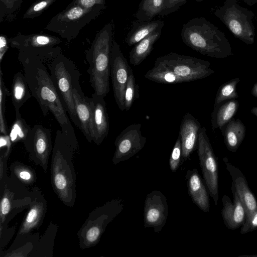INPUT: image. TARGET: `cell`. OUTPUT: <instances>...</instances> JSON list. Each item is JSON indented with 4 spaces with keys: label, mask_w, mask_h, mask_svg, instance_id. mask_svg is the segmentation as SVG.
<instances>
[{
    "label": "cell",
    "mask_w": 257,
    "mask_h": 257,
    "mask_svg": "<svg viewBox=\"0 0 257 257\" xmlns=\"http://www.w3.org/2000/svg\"><path fill=\"white\" fill-rule=\"evenodd\" d=\"M18 59L32 96L44 116L53 114L62 131H74L67 111L53 84L45 63L38 56L19 52Z\"/></svg>",
    "instance_id": "obj_1"
},
{
    "label": "cell",
    "mask_w": 257,
    "mask_h": 257,
    "mask_svg": "<svg viewBox=\"0 0 257 257\" xmlns=\"http://www.w3.org/2000/svg\"><path fill=\"white\" fill-rule=\"evenodd\" d=\"M78 143L74 131L61 128L56 133L52 158V182L59 198L67 205L75 197V180L71 163Z\"/></svg>",
    "instance_id": "obj_2"
},
{
    "label": "cell",
    "mask_w": 257,
    "mask_h": 257,
    "mask_svg": "<svg viewBox=\"0 0 257 257\" xmlns=\"http://www.w3.org/2000/svg\"><path fill=\"white\" fill-rule=\"evenodd\" d=\"M183 42L202 55L225 58L233 53L225 34L204 17L195 18L183 25Z\"/></svg>",
    "instance_id": "obj_3"
},
{
    "label": "cell",
    "mask_w": 257,
    "mask_h": 257,
    "mask_svg": "<svg viewBox=\"0 0 257 257\" xmlns=\"http://www.w3.org/2000/svg\"><path fill=\"white\" fill-rule=\"evenodd\" d=\"M113 26L108 23L99 32L86 52L87 72L94 93L105 97L110 90V54L113 43Z\"/></svg>",
    "instance_id": "obj_4"
},
{
    "label": "cell",
    "mask_w": 257,
    "mask_h": 257,
    "mask_svg": "<svg viewBox=\"0 0 257 257\" xmlns=\"http://www.w3.org/2000/svg\"><path fill=\"white\" fill-rule=\"evenodd\" d=\"M53 84L72 122L79 129L80 124L77 116L73 97V90H82L80 73L76 66L62 54L48 64Z\"/></svg>",
    "instance_id": "obj_5"
},
{
    "label": "cell",
    "mask_w": 257,
    "mask_h": 257,
    "mask_svg": "<svg viewBox=\"0 0 257 257\" xmlns=\"http://www.w3.org/2000/svg\"><path fill=\"white\" fill-rule=\"evenodd\" d=\"M214 14L236 38L247 45L254 43V14L252 11L240 6L238 0H226L223 6L215 10Z\"/></svg>",
    "instance_id": "obj_6"
},
{
    "label": "cell",
    "mask_w": 257,
    "mask_h": 257,
    "mask_svg": "<svg viewBox=\"0 0 257 257\" xmlns=\"http://www.w3.org/2000/svg\"><path fill=\"white\" fill-rule=\"evenodd\" d=\"M155 62L171 71L182 82L203 79L214 73L209 61L175 52L161 56Z\"/></svg>",
    "instance_id": "obj_7"
},
{
    "label": "cell",
    "mask_w": 257,
    "mask_h": 257,
    "mask_svg": "<svg viewBox=\"0 0 257 257\" xmlns=\"http://www.w3.org/2000/svg\"><path fill=\"white\" fill-rule=\"evenodd\" d=\"M101 11L98 9H87L74 3L53 18L47 29L70 40L77 36L85 24L97 17Z\"/></svg>",
    "instance_id": "obj_8"
},
{
    "label": "cell",
    "mask_w": 257,
    "mask_h": 257,
    "mask_svg": "<svg viewBox=\"0 0 257 257\" xmlns=\"http://www.w3.org/2000/svg\"><path fill=\"white\" fill-rule=\"evenodd\" d=\"M197 153L203 178L214 204H218V165L205 127H201L197 142Z\"/></svg>",
    "instance_id": "obj_9"
},
{
    "label": "cell",
    "mask_w": 257,
    "mask_h": 257,
    "mask_svg": "<svg viewBox=\"0 0 257 257\" xmlns=\"http://www.w3.org/2000/svg\"><path fill=\"white\" fill-rule=\"evenodd\" d=\"M60 42L57 38L41 35L19 37L9 41L12 47L17 48L19 52L38 56L45 63H49L61 54L60 48L55 47Z\"/></svg>",
    "instance_id": "obj_10"
},
{
    "label": "cell",
    "mask_w": 257,
    "mask_h": 257,
    "mask_svg": "<svg viewBox=\"0 0 257 257\" xmlns=\"http://www.w3.org/2000/svg\"><path fill=\"white\" fill-rule=\"evenodd\" d=\"M132 70L119 45L113 40L110 54V76L114 99L121 111L125 110L124 93Z\"/></svg>",
    "instance_id": "obj_11"
},
{
    "label": "cell",
    "mask_w": 257,
    "mask_h": 257,
    "mask_svg": "<svg viewBox=\"0 0 257 257\" xmlns=\"http://www.w3.org/2000/svg\"><path fill=\"white\" fill-rule=\"evenodd\" d=\"M141 123H133L125 128L114 142L115 151L112 158L114 165L128 160L144 147L147 138L142 136Z\"/></svg>",
    "instance_id": "obj_12"
},
{
    "label": "cell",
    "mask_w": 257,
    "mask_h": 257,
    "mask_svg": "<svg viewBox=\"0 0 257 257\" xmlns=\"http://www.w3.org/2000/svg\"><path fill=\"white\" fill-rule=\"evenodd\" d=\"M51 132L49 128L35 124L23 142L32 160L39 163L45 171L52 150Z\"/></svg>",
    "instance_id": "obj_13"
},
{
    "label": "cell",
    "mask_w": 257,
    "mask_h": 257,
    "mask_svg": "<svg viewBox=\"0 0 257 257\" xmlns=\"http://www.w3.org/2000/svg\"><path fill=\"white\" fill-rule=\"evenodd\" d=\"M168 214L167 201L163 193L154 190L148 193L144 203V226L153 227L155 233L160 232L166 223Z\"/></svg>",
    "instance_id": "obj_14"
},
{
    "label": "cell",
    "mask_w": 257,
    "mask_h": 257,
    "mask_svg": "<svg viewBox=\"0 0 257 257\" xmlns=\"http://www.w3.org/2000/svg\"><path fill=\"white\" fill-rule=\"evenodd\" d=\"M123 208L121 199H116L108 202L98 210L99 213L94 224L89 226L84 233L86 245L96 244L105 230L107 224L118 215Z\"/></svg>",
    "instance_id": "obj_15"
},
{
    "label": "cell",
    "mask_w": 257,
    "mask_h": 257,
    "mask_svg": "<svg viewBox=\"0 0 257 257\" xmlns=\"http://www.w3.org/2000/svg\"><path fill=\"white\" fill-rule=\"evenodd\" d=\"M104 97L94 93L89 98L92 110V140L97 145L107 137L109 128V118Z\"/></svg>",
    "instance_id": "obj_16"
},
{
    "label": "cell",
    "mask_w": 257,
    "mask_h": 257,
    "mask_svg": "<svg viewBox=\"0 0 257 257\" xmlns=\"http://www.w3.org/2000/svg\"><path fill=\"white\" fill-rule=\"evenodd\" d=\"M231 189L233 201L232 202L227 195H223L222 198L223 208L221 215L227 227L231 230H235L239 228L244 223L246 212L233 183Z\"/></svg>",
    "instance_id": "obj_17"
},
{
    "label": "cell",
    "mask_w": 257,
    "mask_h": 257,
    "mask_svg": "<svg viewBox=\"0 0 257 257\" xmlns=\"http://www.w3.org/2000/svg\"><path fill=\"white\" fill-rule=\"evenodd\" d=\"M223 160L232 178L237 194L245 208L247 217L257 210V200L250 190L245 177L238 168L231 164L226 157Z\"/></svg>",
    "instance_id": "obj_18"
},
{
    "label": "cell",
    "mask_w": 257,
    "mask_h": 257,
    "mask_svg": "<svg viewBox=\"0 0 257 257\" xmlns=\"http://www.w3.org/2000/svg\"><path fill=\"white\" fill-rule=\"evenodd\" d=\"M201 126L199 120L189 113L183 117L179 136L182 145V163L190 158L197 146L199 133Z\"/></svg>",
    "instance_id": "obj_19"
},
{
    "label": "cell",
    "mask_w": 257,
    "mask_h": 257,
    "mask_svg": "<svg viewBox=\"0 0 257 257\" xmlns=\"http://www.w3.org/2000/svg\"><path fill=\"white\" fill-rule=\"evenodd\" d=\"M186 180L189 194L198 208L204 212L210 209L208 194L197 169L188 170Z\"/></svg>",
    "instance_id": "obj_20"
},
{
    "label": "cell",
    "mask_w": 257,
    "mask_h": 257,
    "mask_svg": "<svg viewBox=\"0 0 257 257\" xmlns=\"http://www.w3.org/2000/svg\"><path fill=\"white\" fill-rule=\"evenodd\" d=\"M73 97L77 118L80 124V130L89 142L92 140V110L89 98L84 95L82 90L74 89Z\"/></svg>",
    "instance_id": "obj_21"
},
{
    "label": "cell",
    "mask_w": 257,
    "mask_h": 257,
    "mask_svg": "<svg viewBox=\"0 0 257 257\" xmlns=\"http://www.w3.org/2000/svg\"><path fill=\"white\" fill-rule=\"evenodd\" d=\"M164 25V22L160 20L149 21L134 20L132 22V28L127 34L125 42L129 46L136 45L154 32L162 29Z\"/></svg>",
    "instance_id": "obj_22"
},
{
    "label": "cell",
    "mask_w": 257,
    "mask_h": 257,
    "mask_svg": "<svg viewBox=\"0 0 257 257\" xmlns=\"http://www.w3.org/2000/svg\"><path fill=\"white\" fill-rule=\"evenodd\" d=\"M238 107V101L234 99L224 101L214 108L211 118L212 128H219L223 133L226 125L236 113Z\"/></svg>",
    "instance_id": "obj_23"
},
{
    "label": "cell",
    "mask_w": 257,
    "mask_h": 257,
    "mask_svg": "<svg viewBox=\"0 0 257 257\" xmlns=\"http://www.w3.org/2000/svg\"><path fill=\"white\" fill-rule=\"evenodd\" d=\"M11 96L12 103L16 111V116L20 115V108L32 95L24 73L18 72L13 77Z\"/></svg>",
    "instance_id": "obj_24"
},
{
    "label": "cell",
    "mask_w": 257,
    "mask_h": 257,
    "mask_svg": "<svg viewBox=\"0 0 257 257\" xmlns=\"http://www.w3.org/2000/svg\"><path fill=\"white\" fill-rule=\"evenodd\" d=\"M245 133V126L239 118H233L227 123L222 134L225 144L230 152H236L244 139Z\"/></svg>",
    "instance_id": "obj_25"
},
{
    "label": "cell",
    "mask_w": 257,
    "mask_h": 257,
    "mask_svg": "<svg viewBox=\"0 0 257 257\" xmlns=\"http://www.w3.org/2000/svg\"><path fill=\"white\" fill-rule=\"evenodd\" d=\"M162 30H158L137 43L129 53L130 63L138 66L151 53L154 44L160 37Z\"/></svg>",
    "instance_id": "obj_26"
},
{
    "label": "cell",
    "mask_w": 257,
    "mask_h": 257,
    "mask_svg": "<svg viewBox=\"0 0 257 257\" xmlns=\"http://www.w3.org/2000/svg\"><path fill=\"white\" fill-rule=\"evenodd\" d=\"M164 0H142L135 16L141 21H151L159 15L164 6Z\"/></svg>",
    "instance_id": "obj_27"
},
{
    "label": "cell",
    "mask_w": 257,
    "mask_h": 257,
    "mask_svg": "<svg viewBox=\"0 0 257 257\" xmlns=\"http://www.w3.org/2000/svg\"><path fill=\"white\" fill-rule=\"evenodd\" d=\"M239 81V78H235L220 86L216 95L214 108L217 107L224 101L238 97L237 85Z\"/></svg>",
    "instance_id": "obj_28"
},
{
    "label": "cell",
    "mask_w": 257,
    "mask_h": 257,
    "mask_svg": "<svg viewBox=\"0 0 257 257\" xmlns=\"http://www.w3.org/2000/svg\"><path fill=\"white\" fill-rule=\"evenodd\" d=\"M44 210V204L42 203H37L33 205L21 226L19 233H28L36 227L43 217Z\"/></svg>",
    "instance_id": "obj_29"
},
{
    "label": "cell",
    "mask_w": 257,
    "mask_h": 257,
    "mask_svg": "<svg viewBox=\"0 0 257 257\" xmlns=\"http://www.w3.org/2000/svg\"><path fill=\"white\" fill-rule=\"evenodd\" d=\"M32 128L21 115L16 116L10 130L9 136L12 143L25 141Z\"/></svg>",
    "instance_id": "obj_30"
},
{
    "label": "cell",
    "mask_w": 257,
    "mask_h": 257,
    "mask_svg": "<svg viewBox=\"0 0 257 257\" xmlns=\"http://www.w3.org/2000/svg\"><path fill=\"white\" fill-rule=\"evenodd\" d=\"M11 94L5 83L2 70H0V131L1 134L9 135L5 117L6 96Z\"/></svg>",
    "instance_id": "obj_31"
},
{
    "label": "cell",
    "mask_w": 257,
    "mask_h": 257,
    "mask_svg": "<svg viewBox=\"0 0 257 257\" xmlns=\"http://www.w3.org/2000/svg\"><path fill=\"white\" fill-rule=\"evenodd\" d=\"M139 86L136 83L135 77L133 70L129 74L124 93V107L125 110L128 111L132 106L134 100L139 96Z\"/></svg>",
    "instance_id": "obj_32"
},
{
    "label": "cell",
    "mask_w": 257,
    "mask_h": 257,
    "mask_svg": "<svg viewBox=\"0 0 257 257\" xmlns=\"http://www.w3.org/2000/svg\"><path fill=\"white\" fill-rule=\"evenodd\" d=\"M182 157V145L181 138L179 136L170 155L169 165L171 170L175 172L180 166Z\"/></svg>",
    "instance_id": "obj_33"
},
{
    "label": "cell",
    "mask_w": 257,
    "mask_h": 257,
    "mask_svg": "<svg viewBox=\"0 0 257 257\" xmlns=\"http://www.w3.org/2000/svg\"><path fill=\"white\" fill-rule=\"evenodd\" d=\"M187 0H164L163 9L159 14L164 17L177 11L182 6L185 4Z\"/></svg>",
    "instance_id": "obj_34"
},
{
    "label": "cell",
    "mask_w": 257,
    "mask_h": 257,
    "mask_svg": "<svg viewBox=\"0 0 257 257\" xmlns=\"http://www.w3.org/2000/svg\"><path fill=\"white\" fill-rule=\"evenodd\" d=\"M55 0H42L33 5L24 15L25 18H32L40 14Z\"/></svg>",
    "instance_id": "obj_35"
},
{
    "label": "cell",
    "mask_w": 257,
    "mask_h": 257,
    "mask_svg": "<svg viewBox=\"0 0 257 257\" xmlns=\"http://www.w3.org/2000/svg\"><path fill=\"white\" fill-rule=\"evenodd\" d=\"M257 229V210L246 217L241 226L240 233L244 234Z\"/></svg>",
    "instance_id": "obj_36"
},
{
    "label": "cell",
    "mask_w": 257,
    "mask_h": 257,
    "mask_svg": "<svg viewBox=\"0 0 257 257\" xmlns=\"http://www.w3.org/2000/svg\"><path fill=\"white\" fill-rule=\"evenodd\" d=\"M11 193L9 191H5L1 199L0 205L1 223L4 222L6 215L9 213L11 207Z\"/></svg>",
    "instance_id": "obj_37"
},
{
    "label": "cell",
    "mask_w": 257,
    "mask_h": 257,
    "mask_svg": "<svg viewBox=\"0 0 257 257\" xmlns=\"http://www.w3.org/2000/svg\"><path fill=\"white\" fill-rule=\"evenodd\" d=\"M106 0H74V3L87 9L102 10L106 8Z\"/></svg>",
    "instance_id": "obj_38"
},
{
    "label": "cell",
    "mask_w": 257,
    "mask_h": 257,
    "mask_svg": "<svg viewBox=\"0 0 257 257\" xmlns=\"http://www.w3.org/2000/svg\"><path fill=\"white\" fill-rule=\"evenodd\" d=\"M17 177L25 183H31L34 180V175L32 171L24 166H18L15 169Z\"/></svg>",
    "instance_id": "obj_39"
},
{
    "label": "cell",
    "mask_w": 257,
    "mask_h": 257,
    "mask_svg": "<svg viewBox=\"0 0 257 257\" xmlns=\"http://www.w3.org/2000/svg\"><path fill=\"white\" fill-rule=\"evenodd\" d=\"M22 1V0H1V12L3 10V13L4 15L13 13L21 5Z\"/></svg>",
    "instance_id": "obj_40"
},
{
    "label": "cell",
    "mask_w": 257,
    "mask_h": 257,
    "mask_svg": "<svg viewBox=\"0 0 257 257\" xmlns=\"http://www.w3.org/2000/svg\"><path fill=\"white\" fill-rule=\"evenodd\" d=\"M12 142L11 141L9 134L7 135H5L3 134L1 135L0 137V147L1 149H2L3 147H6L7 150L4 155V158H7L8 157L9 154L11 146H12Z\"/></svg>",
    "instance_id": "obj_41"
},
{
    "label": "cell",
    "mask_w": 257,
    "mask_h": 257,
    "mask_svg": "<svg viewBox=\"0 0 257 257\" xmlns=\"http://www.w3.org/2000/svg\"><path fill=\"white\" fill-rule=\"evenodd\" d=\"M9 48L8 41L3 35L0 36V62L2 63L4 55Z\"/></svg>",
    "instance_id": "obj_42"
},
{
    "label": "cell",
    "mask_w": 257,
    "mask_h": 257,
    "mask_svg": "<svg viewBox=\"0 0 257 257\" xmlns=\"http://www.w3.org/2000/svg\"><path fill=\"white\" fill-rule=\"evenodd\" d=\"M251 93L252 96L257 98V82L254 84L251 90Z\"/></svg>",
    "instance_id": "obj_43"
},
{
    "label": "cell",
    "mask_w": 257,
    "mask_h": 257,
    "mask_svg": "<svg viewBox=\"0 0 257 257\" xmlns=\"http://www.w3.org/2000/svg\"><path fill=\"white\" fill-rule=\"evenodd\" d=\"M243 2L249 6H253L257 3V0H243Z\"/></svg>",
    "instance_id": "obj_44"
},
{
    "label": "cell",
    "mask_w": 257,
    "mask_h": 257,
    "mask_svg": "<svg viewBox=\"0 0 257 257\" xmlns=\"http://www.w3.org/2000/svg\"><path fill=\"white\" fill-rule=\"evenodd\" d=\"M250 111L253 115L257 117V106L252 108Z\"/></svg>",
    "instance_id": "obj_45"
},
{
    "label": "cell",
    "mask_w": 257,
    "mask_h": 257,
    "mask_svg": "<svg viewBox=\"0 0 257 257\" xmlns=\"http://www.w3.org/2000/svg\"><path fill=\"white\" fill-rule=\"evenodd\" d=\"M194 1H195L196 2H201V1H202L203 0H194Z\"/></svg>",
    "instance_id": "obj_46"
}]
</instances>
